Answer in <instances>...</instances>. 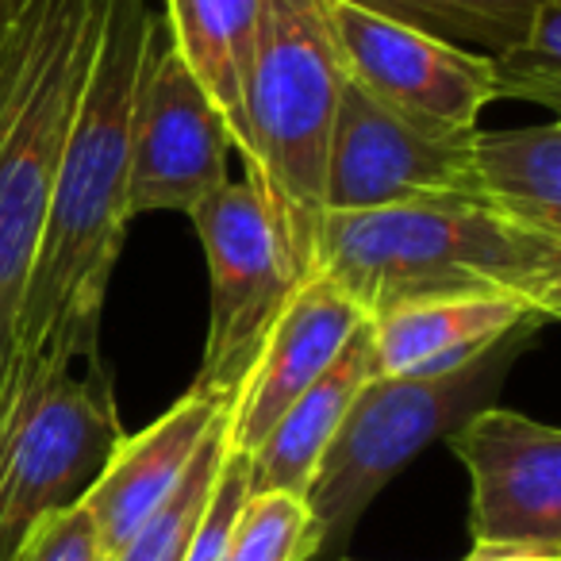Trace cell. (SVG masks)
I'll return each instance as SVG.
<instances>
[{"instance_id":"obj_7","label":"cell","mask_w":561,"mask_h":561,"mask_svg":"<svg viewBox=\"0 0 561 561\" xmlns=\"http://www.w3.org/2000/svg\"><path fill=\"white\" fill-rule=\"evenodd\" d=\"M188 219L204 242L211 285L208 343L193 385L234 400L300 277L280 250L270 211L247 181L219 185L188 211Z\"/></svg>"},{"instance_id":"obj_4","label":"cell","mask_w":561,"mask_h":561,"mask_svg":"<svg viewBox=\"0 0 561 561\" xmlns=\"http://www.w3.org/2000/svg\"><path fill=\"white\" fill-rule=\"evenodd\" d=\"M346 73L323 0H265L242 78V135L234 150L300 280L312 277L323 165Z\"/></svg>"},{"instance_id":"obj_16","label":"cell","mask_w":561,"mask_h":561,"mask_svg":"<svg viewBox=\"0 0 561 561\" xmlns=\"http://www.w3.org/2000/svg\"><path fill=\"white\" fill-rule=\"evenodd\" d=\"M173 50L224 116L231 142L242 135V78L254 55L265 0H162Z\"/></svg>"},{"instance_id":"obj_12","label":"cell","mask_w":561,"mask_h":561,"mask_svg":"<svg viewBox=\"0 0 561 561\" xmlns=\"http://www.w3.org/2000/svg\"><path fill=\"white\" fill-rule=\"evenodd\" d=\"M362 323L366 312L335 280L323 273L300 280L227 408V450H254L265 431L289 412L293 400L305 397L328 374Z\"/></svg>"},{"instance_id":"obj_9","label":"cell","mask_w":561,"mask_h":561,"mask_svg":"<svg viewBox=\"0 0 561 561\" xmlns=\"http://www.w3.org/2000/svg\"><path fill=\"white\" fill-rule=\"evenodd\" d=\"M331 43L351 85L431 135H473L496 96L489 55H473L397 20L323 0Z\"/></svg>"},{"instance_id":"obj_20","label":"cell","mask_w":561,"mask_h":561,"mask_svg":"<svg viewBox=\"0 0 561 561\" xmlns=\"http://www.w3.org/2000/svg\"><path fill=\"white\" fill-rule=\"evenodd\" d=\"M320 535L305 500L285 492H250L231 527L224 561H312Z\"/></svg>"},{"instance_id":"obj_19","label":"cell","mask_w":561,"mask_h":561,"mask_svg":"<svg viewBox=\"0 0 561 561\" xmlns=\"http://www.w3.org/2000/svg\"><path fill=\"white\" fill-rule=\"evenodd\" d=\"M227 461V415L208 431L201 450L193 454L178 489L165 496V504L139 527V535L119 550L116 561H181L188 550L196 523H201L208 496L216 489V477Z\"/></svg>"},{"instance_id":"obj_6","label":"cell","mask_w":561,"mask_h":561,"mask_svg":"<svg viewBox=\"0 0 561 561\" xmlns=\"http://www.w3.org/2000/svg\"><path fill=\"white\" fill-rule=\"evenodd\" d=\"M124 443L104 362L32 385L0 408V561L78 507Z\"/></svg>"},{"instance_id":"obj_17","label":"cell","mask_w":561,"mask_h":561,"mask_svg":"<svg viewBox=\"0 0 561 561\" xmlns=\"http://www.w3.org/2000/svg\"><path fill=\"white\" fill-rule=\"evenodd\" d=\"M477 201L535 231L561 239V127H515V131H473Z\"/></svg>"},{"instance_id":"obj_8","label":"cell","mask_w":561,"mask_h":561,"mask_svg":"<svg viewBox=\"0 0 561 561\" xmlns=\"http://www.w3.org/2000/svg\"><path fill=\"white\" fill-rule=\"evenodd\" d=\"M234 150L224 116L173 50L165 20L150 12L127 139V216L193 211L227 185Z\"/></svg>"},{"instance_id":"obj_14","label":"cell","mask_w":561,"mask_h":561,"mask_svg":"<svg viewBox=\"0 0 561 561\" xmlns=\"http://www.w3.org/2000/svg\"><path fill=\"white\" fill-rule=\"evenodd\" d=\"M542 328L538 312L519 300L469 297L412 305L369 320L374 369L381 377H435L481 358L523 328Z\"/></svg>"},{"instance_id":"obj_2","label":"cell","mask_w":561,"mask_h":561,"mask_svg":"<svg viewBox=\"0 0 561 561\" xmlns=\"http://www.w3.org/2000/svg\"><path fill=\"white\" fill-rule=\"evenodd\" d=\"M312 273L377 320L435 300L504 297L542 320L561 316V239L481 201H423L328 211Z\"/></svg>"},{"instance_id":"obj_18","label":"cell","mask_w":561,"mask_h":561,"mask_svg":"<svg viewBox=\"0 0 561 561\" xmlns=\"http://www.w3.org/2000/svg\"><path fill=\"white\" fill-rule=\"evenodd\" d=\"M346 4L427 32L473 55H496L527 32L542 0H346Z\"/></svg>"},{"instance_id":"obj_1","label":"cell","mask_w":561,"mask_h":561,"mask_svg":"<svg viewBox=\"0 0 561 561\" xmlns=\"http://www.w3.org/2000/svg\"><path fill=\"white\" fill-rule=\"evenodd\" d=\"M147 20L150 0H104L101 35L58 154L0 408L47 377L101 362L104 300L131 224L127 139Z\"/></svg>"},{"instance_id":"obj_24","label":"cell","mask_w":561,"mask_h":561,"mask_svg":"<svg viewBox=\"0 0 561 561\" xmlns=\"http://www.w3.org/2000/svg\"><path fill=\"white\" fill-rule=\"evenodd\" d=\"M9 9H12V0H4V4H0V35H4V20H9Z\"/></svg>"},{"instance_id":"obj_26","label":"cell","mask_w":561,"mask_h":561,"mask_svg":"<svg viewBox=\"0 0 561 561\" xmlns=\"http://www.w3.org/2000/svg\"><path fill=\"white\" fill-rule=\"evenodd\" d=\"M0 4H4V0H0Z\"/></svg>"},{"instance_id":"obj_11","label":"cell","mask_w":561,"mask_h":561,"mask_svg":"<svg viewBox=\"0 0 561 561\" xmlns=\"http://www.w3.org/2000/svg\"><path fill=\"white\" fill-rule=\"evenodd\" d=\"M473 484V546H530L561 553L558 427L489 404L446 435Z\"/></svg>"},{"instance_id":"obj_13","label":"cell","mask_w":561,"mask_h":561,"mask_svg":"<svg viewBox=\"0 0 561 561\" xmlns=\"http://www.w3.org/2000/svg\"><path fill=\"white\" fill-rule=\"evenodd\" d=\"M231 400L188 385V392L139 435H124L89 496L81 500L93 527L96 558L116 561L139 527L165 504L185 477L208 431L227 415Z\"/></svg>"},{"instance_id":"obj_3","label":"cell","mask_w":561,"mask_h":561,"mask_svg":"<svg viewBox=\"0 0 561 561\" xmlns=\"http://www.w3.org/2000/svg\"><path fill=\"white\" fill-rule=\"evenodd\" d=\"M104 0H12L0 35V400Z\"/></svg>"},{"instance_id":"obj_21","label":"cell","mask_w":561,"mask_h":561,"mask_svg":"<svg viewBox=\"0 0 561 561\" xmlns=\"http://www.w3.org/2000/svg\"><path fill=\"white\" fill-rule=\"evenodd\" d=\"M496 96L561 108V0H542L530 27L504 50L489 55Z\"/></svg>"},{"instance_id":"obj_10","label":"cell","mask_w":561,"mask_h":561,"mask_svg":"<svg viewBox=\"0 0 561 561\" xmlns=\"http://www.w3.org/2000/svg\"><path fill=\"white\" fill-rule=\"evenodd\" d=\"M473 135H431L346 81L323 165V216L389 204L477 201Z\"/></svg>"},{"instance_id":"obj_23","label":"cell","mask_w":561,"mask_h":561,"mask_svg":"<svg viewBox=\"0 0 561 561\" xmlns=\"http://www.w3.org/2000/svg\"><path fill=\"white\" fill-rule=\"evenodd\" d=\"M466 561H561V553L530 550V546H473Z\"/></svg>"},{"instance_id":"obj_5","label":"cell","mask_w":561,"mask_h":561,"mask_svg":"<svg viewBox=\"0 0 561 561\" xmlns=\"http://www.w3.org/2000/svg\"><path fill=\"white\" fill-rule=\"evenodd\" d=\"M538 335L523 328L481 358L435 377L374 374L351 400L335 438L323 450L305 492V507L320 535V553L351 538L374 496L435 438H446L473 412L489 408L507 374Z\"/></svg>"},{"instance_id":"obj_15","label":"cell","mask_w":561,"mask_h":561,"mask_svg":"<svg viewBox=\"0 0 561 561\" xmlns=\"http://www.w3.org/2000/svg\"><path fill=\"white\" fill-rule=\"evenodd\" d=\"M374 343H369V320L354 331L331 369L289 404L265 438L247 454V484L250 492H285V496L305 500L308 481L320 466L323 450L335 438L351 400L362 385L374 377Z\"/></svg>"},{"instance_id":"obj_25","label":"cell","mask_w":561,"mask_h":561,"mask_svg":"<svg viewBox=\"0 0 561 561\" xmlns=\"http://www.w3.org/2000/svg\"><path fill=\"white\" fill-rule=\"evenodd\" d=\"M96 561H104V558H96Z\"/></svg>"},{"instance_id":"obj_22","label":"cell","mask_w":561,"mask_h":561,"mask_svg":"<svg viewBox=\"0 0 561 561\" xmlns=\"http://www.w3.org/2000/svg\"><path fill=\"white\" fill-rule=\"evenodd\" d=\"M16 561H96L93 527L85 507H70L62 515H50L20 550Z\"/></svg>"}]
</instances>
